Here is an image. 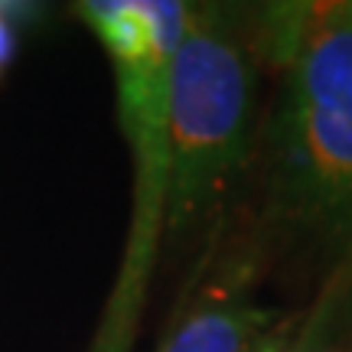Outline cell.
<instances>
[{
	"label": "cell",
	"instance_id": "4",
	"mask_svg": "<svg viewBox=\"0 0 352 352\" xmlns=\"http://www.w3.org/2000/svg\"><path fill=\"white\" fill-rule=\"evenodd\" d=\"M267 323L271 314L245 297H215L176 327L164 352H258Z\"/></svg>",
	"mask_w": 352,
	"mask_h": 352
},
{
	"label": "cell",
	"instance_id": "1",
	"mask_svg": "<svg viewBox=\"0 0 352 352\" xmlns=\"http://www.w3.org/2000/svg\"><path fill=\"white\" fill-rule=\"evenodd\" d=\"M258 46L277 72L271 219L342 267L352 254V0L274 3L261 13Z\"/></svg>",
	"mask_w": 352,
	"mask_h": 352
},
{
	"label": "cell",
	"instance_id": "3",
	"mask_svg": "<svg viewBox=\"0 0 352 352\" xmlns=\"http://www.w3.org/2000/svg\"><path fill=\"white\" fill-rule=\"evenodd\" d=\"M170 63L173 52L147 56L134 63H114L118 101L127 140L134 151L138 196H134V228L121 267V284L114 290L108 323L101 329L95 352H127L144 284L151 274L153 248L166 226V189H170V140H166V95H170Z\"/></svg>",
	"mask_w": 352,
	"mask_h": 352
},
{
	"label": "cell",
	"instance_id": "5",
	"mask_svg": "<svg viewBox=\"0 0 352 352\" xmlns=\"http://www.w3.org/2000/svg\"><path fill=\"white\" fill-rule=\"evenodd\" d=\"M23 20V7L0 3V76L7 72L13 52H16V26Z\"/></svg>",
	"mask_w": 352,
	"mask_h": 352
},
{
	"label": "cell",
	"instance_id": "6",
	"mask_svg": "<svg viewBox=\"0 0 352 352\" xmlns=\"http://www.w3.org/2000/svg\"><path fill=\"white\" fill-rule=\"evenodd\" d=\"M346 297H352V254L349 261L336 271V287H333V297H329V307H342Z\"/></svg>",
	"mask_w": 352,
	"mask_h": 352
},
{
	"label": "cell",
	"instance_id": "2",
	"mask_svg": "<svg viewBox=\"0 0 352 352\" xmlns=\"http://www.w3.org/2000/svg\"><path fill=\"white\" fill-rule=\"evenodd\" d=\"M258 36L222 7H192L170 63L166 228L186 239L232 192L248 164L258 114Z\"/></svg>",
	"mask_w": 352,
	"mask_h": 352
}]
</instances>
